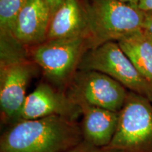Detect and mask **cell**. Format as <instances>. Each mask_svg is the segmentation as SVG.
Returning <instances> with one entry per match:
<instances>
[{"instance_id": "cell-9", "label": "cell", "mask_w": 152, "mask_h": 152, "mask_svg": "<svg viewBox=\"0 0 152 152\" xmlns=\"http://www.w3.org/2000/svg\"><path fill=\"white\" fill-rule=\"evenodd\" d=\"M52 14L45 0H28L15 21L12 36L26 49L47 40Z\"/></svg>"}, {"instance_id": "cell-13", "label": "cell", "mask_w": 152, "mask_h": 152, "mask_svg": "<svg viewBox=\"0 0 152 152\" xmlns=\"http://www.w3.org/2000/svg\"><path fill=\"white\" fill-rule=\"evenodd\" d=\"M28 0H0L1 37H13L17 16ZM14 38V37H13Z\"/></svg>"}, {"instance_id": "cell-10", "label": "cell", "mask_w": 152, "mask_h": 152, "mask_svg": "<svg viewBox=\"0 0 152 152\" xmlns=\"http://www.w3.org/2000/svg\"><path fill=\"white\" fill-rule=\"evenodd\" d=\"M81 108L83 140L98 148L108 146L113 139L119 119V112L90 105L78 104Z\"/></svg>"}, {"instance_id": "cell-19", "label": "cell", "mask_w": 152, "mask_h": 152, "mask_svg": "<svg viewBox=\"0 0 152 152\" xmlns=\"http://www.w3.org/2000/svg\"><path fill=\"white\" fill-rule=\"evenodd\" d=\"M145 32H146V31H145ZM146 33H147L148 37H149V39H150V40H151V42H152V35H151V34L147 33V32H146Z\"/></svg>"}, {"instance_id": "cell-7", "label": "cell", "mask_w": 152, "mask_h": 152, "mask_svg": "<svg viewBox=\"0 0 152 152\" xmlns=\"http://www.w3.org/2000/svg\"><path fill=\"white\" fill-rule=\"evenodd\" d=\"M37 66L28 58L0 63V109L5 122L14 123Z\"/></svg>"}, {"instance_id": "cell-5", "label": "cell", "mask_w": 152, "mask_h": 152, "mask_svg": "<svg viewBox=\"0 0 152 152\" xmlns=\"http://www.w3.org/2000/svg\"><path fill=\"white\" fill-rule=\"evenodd\" d=\"M77 70L105 73L126 89L152 102V82L139 72L116 42H107L87 51L82 57Z\"/></svg>"}, {"instance_id": "cell-14", "label": "cell", "mask_w": 152, "mask_h": 152, "mask_svg": "<svg viewBox=\"0 0 152 152\" xmlns=\"http://www.w3.org/2000/svg\"><path fill=\"white\" fill-rule=\"evenodd\" d=\"M65 152H104V151L102 148L94 147L83 140L77 146Z\"/></svg>"}, {"instance_id": "cell-1", "label": "cell", "mask_w": 152, "mask_h": 152, "mask_svg": "<svg viewBox=\"0 0 152 152\" xmlns=\"http://www.w3.org/2000/svg\"><path fill=\"white\" fill-rule=\"evenodd\" d=\"M83 140L75 121L51 115L13 123L1 137L0 152H65Z\"/></svg>"}, {"instance_id": "cell-11", "label": "cell", "mask_w": 152, "mask_h": 152, "mask_svg": "<svg viewBox=\"0 0 152 152\" xmlns=\"http://www.w3.org/2000/svg\"><path fill=\"white\" fill-rule=\"evenodd\" d=\"M76 37H85L90 39L83 4L81 0H64L52 15L47 40Z\"/></svg>"}, {"instance_id": "cell-3", "label": "cell", "mask_w": 152, "mask_h": 152, "mask_svg": "<svg viewBox=\"0 0 152 152\" xmlns=\"http://www.w3.org/2000/svg\"><path fill=\"white\" fill-rule=\"evenodd\" d=\"M89 30L91 49L142 29L144 12L120 0H81Z\"/></svg>"}, {"instance_id": "cell-18", "label": "cell", "mask_w": 152, "mask_h": 152, "mask_svg": "<svg viewBox=\"0 0 152 152\" xmlns=\"http://www.w3.org/2000/svg\"><path fill=\"white\" fill-rule=\"evenodd\" d=\"M120 1H122L123 3L126 4L130 6V7L139 9L138 5H139V3H140V0H120Z\"/></svg>"}, {"instance_id": "cell-16", "label": "cell", "mask_w": 152, "mask_h": 152, "mask_svg": "<svg viewBox=\"0 0 152 152\" xmlns=\"http://www.w3.org/2000/svg\"><path fill=\"white\" fill-rule=\"evenodd\" d=\"M45 1H46L47 5H48L49 9H50L51 14H52V15L54 14L55 11L61 5L64 0H45Z\"/></svg>"}, {"instance_id": "cell-15", "label": "cell", "mask_w": 152, "mask_h": 152, "mask_svg": "<svg viewBox=\"0 0 152 152\" xmlns=\"http://www.w3.org/2000/svg\"><path fill=\"white\" fill-rule=\"evenodd\" d=\"M144 17L142 29L152 35V10L143 11Z\"/></svg>"}, {"instance_id": "cell-6", "label": "cell", "mask_w": 152, "mask_h": 152, "mask_svg": "<svg viewBox=\"0 0 152 152\" xmlns=\"http://www.w3.org/2000/svg\"><path fill=\"white\" fill-rule=\"evenodd\" d=\"M65 92L77 105L85 103L119 112L128 91L119 82L102 72L77 70Z\"/></svg>"}, {"instance_id": "cell-8", "label": "cell", "mask_w": 152, "mask_h": 152, "mask_svg": "<svg viewBox=\"0 0 152 152\" xmlns=\"http://www.w3.org/2000/svg\"><path fill=\"white\" fill-rule=\"evenodd\" d=\"M81 114V108L66 92L49 83H42L26 96L14 123L51 115H58L76 121Z\"/></svg>"}, {"instance_id": "cell-2", "label": "cell", "mask_w": 152, "mask_h": 152, "mask_svg": "<svg viewBox=\"0 0 152 152\" xmlns=\"http://www.w3.org/2000/svg\"><path fill=\"white\" fill-rule=\"evenodd\" d=\"M90 49V38L76 37L46 40L30 47L28 52L51 85L65 92L82 57Z\"/></svg>"}, {"instance_id": "cell-12", "label": "cell", "mask_w": 152, "mask_h": 152, "mask_svg": "<svg viewBox=\"0 0 152 152\" xmlns=\"http://www.w3.org/2000/svg\"><path fill=\"white\" fill-rule=\"evenodd\" d=\"M116 42L139 72L152 82V42L146 32L139 29L121 37Z\"/></svg>"}, {"instance_id": "cell-4", "label": "cell", "mask_w": 152, "mask_h": 152, "mask_svg": "<svg viewBox=\"0 0 152 152\" xmlns=\"http://www.w3.org/2000/svg\"><path fill=\"white\" fill-rule=\"evenodd\" d=\"M152 102L129 90L115 134L104 152H152Z\"/></svg>"}, {"instance_id": "cell-17", "label": "cell", "mask_w": 152, "mask_h": 152, "mask_svg": "<svg viewBox=\"0 0 152 152\" xmlns=\"http://www.w3.org/2000/svg\"><path fill=\"white\" fill-rule=\"evenodd\" d=\"M138 8L142 11L152 10V0H140Z\"/></svg>"}]
</instances>
